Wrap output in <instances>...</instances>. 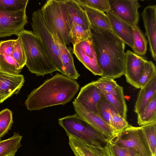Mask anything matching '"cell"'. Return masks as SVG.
Segmentation results:
<instances>
[{
	"label": "cell",
	"instance_id": "1",
	"mask_svg": "<svg viewBox=\"0 0 156 156\" xmlns=\"http://www.w3.org/2000/svg\"><path fill=\"white\" fill-rule=\"evenodd\" d=\"M90 31L101 76L114 80L124 75L125 44L111 30L91 26Z\"/></svg>",
	"mask_w": 156,
	"mask_h": 156
},
{
	"label": "cell",
	"instance_id": "2",
	"mask_svg": "<svg viewBox=\"0 0 156 156\" xmlns=\"http://www.w3.org/2000/svg\"><path fill=\"white\" fill-rule=\"evenodd\" d=\"M79 87L75 80L56 73L31 91L28 95L25 104L30 111L64 105L74 98Z\"/></svg>",
	"mask_w": 156,
	"mask_h": 156
},
{
	"label": "cell",
	"instance_id": "3",
	"mask_svg": "<svg viewBox=\"0 0 156 156\" xmlns=\"http://www.w3.org/2000/svg\"><path fill=\"white\" fill-rule=\"evenodd\" d=\"M17 36L21 40L26 57L25 65L31 73L44 76L58 71L40 40L33 31L25 29Z\"/></svg>",
	"mask_w": 156,
	"mask_h": 156
},
{
	"label": "cell",
	"instance_id": "4",
	"mask_svg": "<svg viewBox=\"0 0 156 156\" xmlns=\"http://www.w3.org/2000/svg\"><path fill=\"white\" fill-rule=\"evenodd\" d=\"M58 123L68 137L76 138L87 145L103 147L107 146L110 141L76 113L59 118Z\"/></svg>",
	"mask_w": 156,
	"mask_h": 156
},
{
	"label": "cell",
	"instance_id": "5",
	"mask_svg": "<svg viewBox=\"0 0 156 156\" xmlns=\"http://www.w3.org/2000/svg\"><path fill=\"white\" fill-rule=\"evenodd\" d=\"M40 10L46 26L66 46L72 44L64 0H48Z\"/></svg>",
	"mask_w": 156,
	"mask_h": 156
},
{
	"label": "cell",
	"instance_id": "6",
	"mask_svg": "<svg viewBox=\"0 0 156 156\" xmlns=\"http://www.w3.org/2000/svg\"><path fill=\"white\" fill-rule=\"evenodd\" d=\"M109 141L120 147L134 149L138 156H153L140 126L129 125L125 128L116 131Z\"/></svg>",
	"mask_w": 156,
	"mask_h": 156
},
{
	"label": "cell",
	"instance_id": "7",
	"mask_svg": "<svg viewBox=\"0 0 156 156\" xmlns=\"http://www.w3.org/2000/svg\"><path fill=\"white\" fill-rule=\"evenodd\" d=\"M33 31L40 40L49 57L58 71L64 75L60 51L54 36L44 23L40 10L32 13L31 23Z\"/></svg>",
	"mask_w": 156,
	"mask_h": 156
},
{
	"label": "cell",
	"instance_id": "8",
	"mask_svg": "<svg viewBox=\"0 0 156 156\" xmlns=\"http://www.w3.org/2000/svg\"><path fill=\"white\" fill-rule=\"evenodd\" d=\"M108 12L132 26L138 25L140 19L138 9L141 6L137 0H109Z\"/></svg>",
	"mask_w": 156,
	"mask_h": 156
},
{
	"label": "cell",
	"instance_id": "9",
	"mask_svg": "<svg viewBox=\"0 0 156 156\" xmlns=\"http://www.w3.org/2000/svg\"><path fill=\"white\" fill-rule=\"evenodd\" d=\"M28 23L26 12H9L0 10V37L17 35Z\"/></svg>",
	"mask_w": 156,
	"mask_h": 156
},
{
	"label": "cell",
	"instance_id": "10",
	"mask_svg": "<svg viewBox=\"0 0 156 156\" xmlns=\"http://www.w3.org/2000/svg\"><path fill=\"white\" fill-rule=\"evenodd\" d=\"M147 60L146 57L138 55L130 50L126 53L124 75L127 82L136 88H140L139 81Z\"/></svg>",
	"mask_w": 156,
	"mask_h": 156
},
{
	"label": "cell",
	"instance_id": "11",
	"mask_svg": "<svg viewBox=\"0 0 156 156\" xmlns=\"http://www.w3.org/2000/svg\"><path fill=\"white\" fill-rule=\"evenodd\" d=\"M73 104L76 113L95 129L109 140L114 136L116 131L97 114L87 110L74 100Z\"/></svg>",
	"mask_w": 156,
	"mask_h": 156
},
{
	"label": "cell",
	"instance_id": "12",
	"mask_svg": "<svg viewBox=\"0 0 156 156\" xmlns=\"http://www.w3.org/2000/svg\"><path fill=\"white\" fill-rule=\"evenodd\" d=\"M25 81L22 74H14L0 70V103L20 92Z\"/></svg>",
	"mask_w": 156,
	"mask_h": 156
},
{
	"label": "cell",
	"instance_id": "13",
	"mask_svg": "<svg viewBox=\"0 0 156 156\" xmlns=\"http://www.w3.org/2000/svg\"><path fill=\"white\" fill-rule=\"evenodd\" d=\"M103 96L101 91L92 82L81 88L74 101L87 110L97 114L98 105Z\"/></svg>",
	"mask_w": 156,
	"mask_h": 156
},
{
	"label": "cell",
	"instance_id": "14",
	"mask_svg": "<svg viewBox=\"0 0 156 156\" xmlns=\"http://www.w3.org/2000/svg\"><path fill=\"white\" fill-rule=\"evenodd\" d=\"M145 35L149 42V50L154 61L156 60V5H149L145 7L141 13Z\"/></svg>",
	"mask_w": 156,
	"mask_h": 156
},
{
	"label": "cell",
	"instance_id": "15",
	"mask_svg": "<svg viewBox=\"0 0 156 156\" xmlns=\"http://www.w3.org/2000/svg\"><path fill=\"white\" fill-rule=\"evenodd\" d=\"M63 0L70 29L72 23L75 22L85 30H90L91 25L87 15L83 8L74 0Z\"/></svg>",
	"mask_w": 156,
	"mask_h": 156
},
{
	"label": "cell",
	"instance_id": "16",
	"mask_svg": "<svg viewBox=\"0 0 156 156\" xmlns=\"http://www.w3.org/2000/svg\"><path fill=\"white\" fill-rule=\"evenodd\" d=\"M111 25V30L125 44L133 47V30L132 26L109 12H106Z\"/></svg>",
	"mask_w": 156,
	"mask_h": 156
},
{
	"label": "cell",
	"instance_id": "17",
	"mask_svg": "<svg viewBox=\"0 0 156 156\" xmlns=\"http://www.w3.org/2000/svg\"><path fill=\"white\" fill-rule=\"evenodd\" d=\"M68 137L69 144L75 156H112L108 145L103 147H94L74 137Z\"/></svg>",
	"mask_w": 156,
	"mask_h": 156
},
{
	"label": "cell",
	"instance_id": "18",
	"mask_svg": "<svg viewBox=\"0 0 156 156\" xmlns=\"http://www.w3.org/2000/svg\"><path fill=\"white\" fill-rule=\"evenodd\" d=\"M53 35L59 48L64 75L72 79H77L80 75L75 67L72 54L67 46L61 41L58 36Z\"/></svg>",
	"mask_w": 156,
	"mask_h": 156
},
{
	"label": "cell",
	"instance_id": "19",
	"mask_svg": "<svg viewBox=\"0 0 156 156\" xmlns=\"http://www.w3.org/2000/svg\"><path fill=\"white\" fill-rule=\"evenodd\" d=\"M140 89L134 108V111L137 115L144 110L156 93V77Z\"/></svg>",
	"mask_w": 156,
	"mask_h": 156
},
{
	"label": "cell",
	"instance_id": "20",
	"mask_svg": "<svg viewBox=\"0 0 156 156\" xmlns=\"http://www.w3.org/2000/svg\"><path fill=\"white\" fill-rule=\"evenodd\" d=\"M122 118L126 119L127 107L125 102L123 88L119 85L112 92L103 94Z\"/></svg>",
	"mask_w": 156,
	"mask_h": 156
},
{
	"label": "cell",
	"instance_id": "21",
	"mask_svg": "<svg viewBox=\"0 0 156 156\" xmlns=\"http://www.w3.org/2000/svg\"><path fill=\"white\" fill-rule=\"evenodd\" d=\"M80 5L86 12L91 26L111 30L110 23L107 15L104 12L86 6Z\"/></svg>",
	"mask_w": 156,
	"mask_h": 156
},
{
	"label": "cell",
	"instance_id": "22",
	"mask_svg": "<svg viewBox=\"0 0 156 156\" xmlns=\"http://www.w3.org/2000/svg\"><path fill=\"white\" fill-rule=\"evenodd\" d=\"M22 136L14 132L11 137L0 140V156H15L18 150L21 147Z\"/></svg>",
	"mask_w": 156,
	"mask_h": 156
},
{
	"label": "cell",
	"instance_id": "23",
	"mask_svg": "<svg viewBox=\"0 0 156 156\" xmlns=\"http://www.w3.org/2000/svg\"><path fill=\"white\" fill-rule=\"evenodd\" d=\"M73 53L78 60L95 75L102 76V72L97 61L86 55L76 44L73 45Z\"/></svg>",
	"mask_w": 156,
	"mask_h": 156
},
{
	"label": "cell",
	"instance_id": "24",
	"mask_svg": "<svg viewBox=\"0 0 156 156\" xmlns=\"http://www.w3.org/2000/svg\"><path fill=\"white\" fill-rule=\"evenodd\" d=\"M137 115V123L140 126L156 122V93L144 110Z\"/></svg>",
	"mask_w": 156,
	"mask_h": 156
},
{
	"label": "cell",
	"instance_id": "25",
	"mask_svg": "<svg viewBox=\"0 0 156 156\" xmlns=\"http://www.w3.org/2000/svg\"><path fill=\"white\" fill-rule=\"evenodd\" d=\"M133 30L134 52L140 56L146 54L147 50L148 41L138 25L132 26Z\"/></svg>",
	"mask_w": 156,
	"mask_h": 156
},
{
	"label": "cell",
	"instance_id": "26",
	"mask_svg": "<svg viewBox=\"0 0 156 156\" xmlns=\"http://www.w3.org/2000/svg\"><path fill=\"white\" fill-rule=\"evenodd\" d=\"M90 30H84L81 26L73 22L70 27L69 36L73 45L82 41L90 40Z\"/></svg>",
	"mask_w": 156,
	"mask_h": 156
},
{
	"label": "cell",
	"instance_id": "27",
	"mask_svg": "<svg viewBox=\"0 0 156 156\" xmlns=\"http://www.w3.org/2000/svg\"><path fill=\"white\" fill-rule=\"evenodd\" d=\"M11 55L0 54V70L10 74H20L22 69Z\"/></svg>",
	"mask_w": 156,
	"mask_h": 156
},
{
	"label": "cell",
	"instance_id": "28",
	"mask_svg": "<svg viewBox=\"0 0 156 156\" xmlns=\"http://www.w3.org/2000/svg\"><path fill=\"white\" fill-rule=\"evenodd\" d=\"M28 0H0V10L9 12H26Z\"/></svg>",
	"mask_w": 156,
	"mask_h": 156
},
{
	"label": "cell",
	"instance_id": "29",
	"mask_svg": "<svg viewBox=\"0 0 156 156\" xmlns=\"http://www.w3.org/2000/svg\"><path fill=\"white\" fill-rule=\"evenodd\" d=\"M115 112L116 110L104 96L98 105L97 114L110 126L112 115Z\"/></svg>",
	"mask_w": 156,
	"mask_h": 156
},
{
	"label": "cell",
	"instance_id": "30",
	"mask_svg": "<svg viewBox=\"0 0 156 156\" xmlns=\"http://www.w3.org/2000/svg\"><path fill=\"white\" fill-rule=\"evenodd\" d=\"M13 123L12 114L10 110L6 108L0 112V140L8 133Z\"/></svg>",
	"mask_w": 156,
	"mask_h": 156
},
{
	"label": "cell",
	"instance_id": "31",
	"mask_svg": "<svg viewBox=\"0 0 156 156\" xmlns=\"http://www.w3.org/2000/svg\"><path fill=\"white\" fill-rule=\"evenodd\" d=\"M156 77V69L151 61L147 60L144 64L143 72L139 81L140 88L145 86L154 77Z\"/></svg>",
	"mask_w": 156,
	"mask_h": 156
},
{
	"label": "cell",
	"instance_id": "32",
	"mask_svg": "<svg viewBox=\"0 0 156 156\" xmlns=\"http://www.w3.org/2000/svg\"><path fill=\"white\" fill-rule=\"evenodd\" d=\"M92 82L93 84L100 90L103 94L112 92L118 85L114 79L102 76Z\"/></svg>",
	"mask_w": 156,
	"mask_h": 156
},
{
	"label": "cell",
	"instance_id": "33",
	"mask_svg": "<svg viewBox=\"0 0 156 156\" xmlns=\"http://www.w3.org/2000/svg\"><path fill=\"white\" fill-rule=\"evenodd\" d=\"M144 132L153 156H156V122L140 126Z\"/></svg>",
	"mask_w": 156,
	"mask_h": 156
},
{
	"label": "cell",
	"instance_id": "34",
	"mask_svg": "<svg viewBox=\"0 0 156 156\" xmlns=\"http://www.w3.org/2000/svg\"><path fill=\"white\" fill-rule=\"evenodd\" d=\"M80 5L87 6L99 11L108 12L110 9L109 0H74Z\"/></svg>",
	"mask_w": 156,
	"mask_h": 156
},
{
	"label": "cell",
	"instance_id": "35",
	"mask_svg": "<svg viewBox=\"0 0 156 156\" xmlns=\"http://www.w3.org/2000/svg\"><path fill=\"white\" fill-rule=\"evenodd\" d=\"M11 55L22 69L26 64V57L22 43L19 37L16 40Z\"/></svg>",
	"mask_w": 156,
	"mask_h": 156
},
{
	"label": "cell",
	"instance_id": "36",
	"mask_svg": "<svg viewBox=\"0 0 156 156\" xmlns=\"http://www.w3.org/2000/svg\"><path fill=\"white\" fill-rule=\"evenodd\" d=\"M108 146L112 156H138L135 151L132 148L120 147L110 141Z\"/></svg>",
	"mask_w": 156,
	"mask_h": 156
},
{
	"label": "cell",
	"instance_id": "37",
	"mask_svg": "<svg viewBox=\"0 0 156 156\" xmlns=\"http://www.w3.org/2000/svg\"><path fill=\"white\" fill-rule=\"evenodd\" d=\"M129 125L126 120L122 117L117 112L113 113L111 119L110 126L116 132L125 128Z\"/></svg>",
	"mask_w": 156,
	"mask_h": 156
},
{
	"label": "cell",
	"instance_id": "38",
	"mask_svg": "<svg viewBox=\"0 0 156 156\" xmlns=\"http://www.w3.org/2000/svg\"><path fill=\"white\" fill-rule=\"evenodd\" d=\"M76 44L86 55L91 59L97 60L96 52L91 39Z\"/></svg>",
	"mask_w": 156,
	"mask_h": 156
},
{
	"label": "cell",
	"instance_id": "39",
	"mask_svg": "<svg viewBox=\"0 0 156 156\" xmlns=\"http://www.w3.org/2000/svg\"><path fill=\"white\" fill-rule=\"evenodd\" d=\"M16 40H9L0 42V54L11 55Z\"/></svg>",
	"mask_w": 156,
	"mask_h": 156
}]
</instances>
